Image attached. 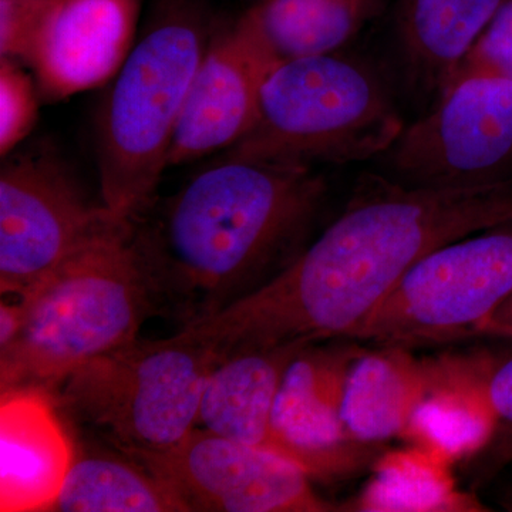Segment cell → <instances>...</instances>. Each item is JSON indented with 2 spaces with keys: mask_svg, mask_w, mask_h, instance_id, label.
<instances>
[{
  "mask_svg": "<svg viewBox=\"0 0 512 512\" xmlns=\"http://www.w3.org/2000/svg\"><path fill=\"white\" fill-rule=\"evenodd\" d=\"M505 0H399L394 43L414 99L434 103Z\"/></svg>",
  "mask_w": 512,
  "mask_h": 512,
  "instance_id": "15",
  "label": "cell"
},
{
  "mask_svg": "<svg viewBox=\"0 0 512 512\" xmlns=\"http://www.w3.org/2000/svg\"><path fill=\"white\" fill-rule=\"evenodd\" d=\"M2 393L0 511H49L76 451L42 387Z\"/></svg>",
  "mask_w": 512,
  "mask_h": 512,
  "instance_id": "14",
  "label": "cell"
},
{
  "mask_svg": "<svg viewBox=\"0 0 512 512\" xmlns=\"http://www.w3.org/2000/svg\"><path fill=\"white\" fill-rule=\"evenodd\" d=\"M276 66L237 22L214 37L192 79L168 167L234 147L251 130L265 80Z\"/></svg>",
  "mask_w": 512,
  "mask_h": 512,
  "instance_id": "12",
  "label": "cell"
},
{
  "mask_svg": "<svg viewBox=\"0 0 512 512\" xmlns=\"http://www.w3.org/2000/svg\"><path fill=\"white\" fill-rule=\"evenodd\" d=\"M431 379L429 357L419 359L399 346L360 349L346 373L340 409L349 436L377 447L404 439Z\"/></svg>",
  "mask_w": 512,
  "mask_h": 512,
  "instance_id": "16",
  "label": "cell"
},
{
  "mask_svg": "<svg viewBox=\"0 0 512 512\" xmlns=\"http://www.w3.org/2000/svg\"><path fill=\"white\" fill-rule=\"evenodd\" d=\"M326 188L308 165L234 157L192 178L156 232H136L157 311L187 326L271 281L299 255Z\"/></svg>",
  "mask_w": 512,
  "mask_h": 512,
  "instance_id": "2",
  "label": "cell"
},
{
  "mask_svg": "<svg viewBox=\"0 0 512 512\" xmlns=\"http://www.w3.org/2000/svg\"><path fill=\"white\" fill-rule=\"evenodd\" d=\"M503 505L508 511H512V484L508 488L507 493L504 494Z\"/></svg>",
  "mask_w": 512,
  "mask_h": 512,
  "instance_id": "27",
  "label": "cell"
},
{
  "mask_svg": "<svg viewBox=\"0 0 512 512\" xmlns=\"http://www.w3.org/2000/svg\"><path fill=\"white\" fill-rule=\"evenodd\" d=\"M56 0H0V53L28 63L47 13Z\"/></svg>",
  "mask_w": 512,
  "mask_h": 512,
  "instance_id": "24",
  "label": "cell"
},
{
  "mask_svg": "<svg viewBox=\"0 0 512 512\" xmlns=\"http://www.w3.org/2000/svg\"><path fill=\"white\" fill-rule=\"evenodd\" d=\"M248 6L254 5V3L258 2V0H247Z\"/></svg>",
  "mask_w": 512,
  "mask_h": 512,
  "instance_id": "28",
  "label": "cell"
},
{
  "mask_svg": "<svg viewBox=\"0 0 512 512\" xmlns=\"http://www.w3.org/2000/svg\"><path fill=\"white\" fill-rule=\"evenodd\" d=\"M383 156L393 178L420 187L512 181V83L483 74L454 79Z\"/></svg>",
  "mask_w": 512,
  "mask_h": 512,
  "instance_id": "9",
  "label": "cell"
},
{
  "mask_svg": "<svg viewBox=\"0 0 512 512\" xmlns=\"http://www.w3.org/2000/svg\"><path fill=\"white\" fill-rule=\"evenodd\" d=\"M389 0H258L235 22L278 64L332 55L379 18Z\"/></svg>",
  "mask_w": 512,
  "mask_h": 512,
  "instance_id": "18",
  "label": "cell"
},
{
  "mask_svg": "<svg viewBox=\"0 0 512 512\" xmlns=\"http://www.w3.org/2000/svg\"><path fill=\"white\" fill-rule=\"evenodd\" d=\"M15 299L22 323L0 348L2 392L59 384L77 367L136 340L157 312L133 221L80 249Z\"/></svg>",
  "mask_w": 512,
  "mask_h": 512,
  "instance_id": "3",
  "label": "cell"
},
{
  "mask_svg": "<svg viewBox=\"0 0 512 512\" xmlns=\"http://www.w3.org/2000/svg\"><path fill=\"white\" fill-rule=\"evenodd\" d=\"M512 293V221L433 249L348 336L412 349L476 336Z\"/></svg>",
  "mask_w": 512,
  "mask_h": 512,
  "instance_id": "7",
  "label": "cell"
},
{
  "mask_svg": "<svg viewBox=\"0 0 512 512\" xmlns=\"http://www.w3.org/2000/svg\"><path fill=\"white\" fill-rule=\"evenodd\" d=\"M49 511L185 512L190 508L170 485L134 458L76 453Z\"/></svg>",
  "mask_w": 512,
  "mask_h": 512,
  "instance_id": "21",
  "label": "cell"
},
{
  "mask_svg": "<svg viewBox=\"0 0 512 512\" xmlns=\"http://www.w3.org/2000/svg\"><path fill=\"white\" fill-rule=\"evenodd\" d=\"M471 74L500 77L512 83V0H505L495 13L458 66L451 82Z\"/></svg>",
  "mask_w": 512,
  "mask_h": 512,
  "instance_id": "23",
  "label": "cell"
},
{
  "mask_svg": "<svg viewBox=\"0 0 512 512\" xmlns=\"http://www.w3.org/2000/svg\"><path fill=\"white\" fill-rule=\"evenodd\" d=\"M306 346L289 343L229 353L208 376L197 427L274 453L276 394L286 367Z\"/></svg>",
  "mask_w": 512,
  "mask_h": 512,
  "instance_id": "17",
  "label": "cell"
},
{
  "mask_svg": "<svg viewBox=\"0 0 512 512\" xmlns=\"http://www.w3.org/2000/svg\"><path fill=\"white\" fill-rule=\"evenodd\" d=\"M318 345L299 350L286 367L272 412L274 453L311 478L335 480L375 463L380 447L353 440L340 414L346 373L360 349Z\"/></svg>",
  "mask_w": 512,
  "mask_h": 512,
  "instance_id": "11",
  "label": "cell"
},
{
  "mask_svg": "<svg viewBox=\"0 0 512 512\" xmlns=\"http://www.w3.org/2000/svg\"><path fill=\"white\" fill-rule=\"evenodd\" d=\"M498 426L474 356H441L404 439L454 464L483 450Z\"/></svg>",
  "mask_w": 512,
  "mask_h": 512,
  "instance_id": "19",
  "label": "cell"
},
{
  "mask_svg": "<svg viewBox=\"0 0 512 512\" xmlns=\"http://www.w3.org/2000/svg\"><path fill=\"white\" fill-rule=\"evenodd\" d=\"M476 336L512 340V293L481 323Z\"/></svg>",
  "mask_w": 512,
  "mask_h": 512,
  "instance_id": "26",
  "label": "cell"
},
{
  "mask_svg": "<svg viewBox=\"0 0 512 512\" xmlns=\"http://www.w3.org/2000/svg\"><path fill=\"white\" fill-rule=\"evenodd\" d=\"M221 355L183 330L133 340L77 367L56 384L74 416L126 451L175 446L197 427L202 393Z\"/></svg>",
  "mask_w": 512,
  "mask_h": 512,
  "instance_id": "6",
  "label": "cell"
},
{
  "mask_svg": "<svg viewBox=\"0 0 512 512\" xmlns=\"http://www.w3.org/2000/svg\"><path fill=\"white\" fill-rule=\"evenodd\" d=\"M453 464L429 448L387 451L373 463L372 478L345 505L357 512H477L483 505L457 490Z\"/></svg>",
  "mask_w": 512,
  "mask_h": 512,
  "instance_id": "20",
  "label": "cell"
},
{
  "mask_svg": "<svg viewBox=\"0 0 512 512\" xmlns=\"http://www.w3.org/2000/svg\"><path fill=\"white\" fill-rule=\"evenodd\" d=\"M39 90L16 60H0V154L8 157L29 136L39 111Z\"/></svg>",
  "mask_w": 512,
  "mask_h": 512,
  "instance_id": "22",
  "label": "cell"
},
{
  "mask_svg": "<svg viewBox=\"0 0 512 512\" xmlns=\"http://www.w3.org/2000/svg\"><path fill=\"white\" fill-rule=\"evenodd\" d=\"M140 0H56L28 64L39 96L59 101L120 72L136 35Z\"/></svg>",
  "mask_w": 512,
  "mask_h": 512,
  "instance_id": "13",
  "label": "cell"
},
{
  "mask_svg": "<svg viewBox=\"0 0 512 512\" xmlns=\"http://www.w3.org/2000/svg\"><path fill=\"white\" fill-rule=\"evenodd\" d=\"M389 84L355 57H303L265 80L251 130L229 157L266 163L352 164L382 157L402 134Z\"/></svg>",
  "mask_w": 512,
  "mask_h": 512,
  "instance_id": "5",
  "label": "cell"
},
{
  "mask_svg": "<svg viewBox=\"0 0 512 512\" xmlns=\"http://www.w3.org/2000/svg\"><path fill=\"white\" fill-rule=\"evenodd\" d=\"M512 221V181L436 188L367 174L342 214L264 286L181 330L222 357L346 339L417 261Z\"/></svg>",
  "mask_w": 512,
  "mask_h": 512,
  "instance_id": "1",
  "label": "cell"
},
{
  "mask_svg": "<svg viewBox=\"0 0 512 512\" xmlns=\"http://www.w3.org/2000/svg\"><path fill=\"white\" fill-rule=\"evenodd\" d=\"M208 45L200 10L173 3L117 73L97 128L101 200L117 220L134 221L151 204Z\"/></svg>",
  "mask_w": 512,
  "mask_h": 512,
  "instance_id": "4",
  "label": "cell"
},
{
  "mask_svg": "<svg viewBox=\"0 0 512 512\" xmlns=\"http://www.w3.org/2000/svg\"><path fill=\"white\" fill-rule=\"evenodd\" d=\"M128 221L94 205L52 151H25L0 171V291L22 298L66 259Z\"/></svg>",
  "mask_w": 512,
  "mask_h": 512,
  "instance_id": "8",
  "label": "cell"
},
{
  "mask_svg": "<svg viewBox=\"0 0 512 512\" xmlns=\"http://www.w3.org/2000/svg\"><path fill=\"white\" fill-rule=\"evenodd\" d=\"M474 360L498 423L512 429V350L501 355H476Z\"/></svg>",
  "mask_w": 512,
  "mask_h": 512,
  "instance_id": "25",
  "label": "cell"
},
{
  "mask_svg": "<svg viewBox=\"0 0 512 512\" xmlns=\"http://www.w3.org/2000/svg\"><path fill=\"white\" fill-rule=\"evenodd\" d=\"M126 454L170 485L190 511H343L320 498L312 478L286 458L202 427L167 450Z\"/></svg>",
  "mask_w": 512,
  "mask_h": 512,
  "instance_id": "10",
  "label": "cell"
}]
</instances>
